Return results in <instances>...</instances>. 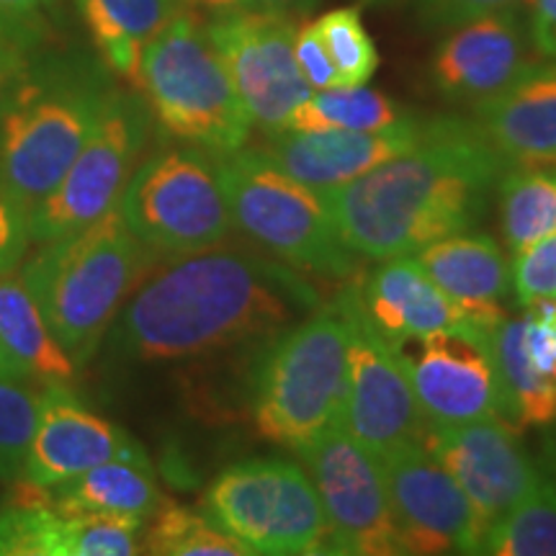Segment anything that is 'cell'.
Here are the masks:
<instances>
[{
  "label": "cell",
  "instance_id": "obj_1",
  "mask_svg": "<svg viewBox=\"0 0 556 556\" xmlns=\"http://www.w3.org/2000/svg\"><path fill=\"white\" fill-rule=\"evenodd\" d=\"M299 270L232 248H206L152 266L106 332L111 356L170 364L276 338L319 307Z\"/></svg>",
  "mask_w": 556,
  "mask_h": 556
},
{
  "label": "cell",
  "instance_id": "obj_2",
  "mask_svg": "<svg viewBox=\"0 0 556 556\" xmlns=\"http://www.w3.org/2000/svg\"><path fill=\"white\" fill-rule=\"evenodd\" d=\"M510 165L475 119L438 116L426 142L323 197L340 240L361 258H409L477 227Z\"/></svg>",
  "mask_w": 556,
  "mask_h": 556
},
{
  "label": "cell",
  "instance_id": "obj_3",
  "mask_svg": "<svg viewBox=\"0 0 556 556\" xmlns=\"http://www.w3.org/2000/svg\"><path fill=\"white\" fill-rule=\"evenodd\" d=\"M109 67L39 52L0 96V186L31 208L65 176L114 93Z\"/></svg>",
  "mask_w": 556,
  "mask_h": 556
},
{
  "label": "cell",
  "instance_id": "obj_4",
  "mask_svg": "<svg viewBox=\"0 0 556 556\" xmlns=\"http://www.w3.org/2000/svg\"><path fill=\"white\" fill-rule=\"evenodd\" d=\"M157 258L124 222L119 204L88 227L41 242L18 276L75 364H88L137 283Z\"/></svg>",
  "mask_w": 556,
  "mask_h": 556
},
{
  "label": "cell",
  "instance_id": "obj_5",
  "mask_svg": "<svg viewBox=\"0 0 556 556\" xmlns=\"http://www.w3.org/2000/svg\"><path fill=\"white\" fill-rule=\"evenodd\" d=\"M137 88L152 119L173 139L212 155L245 148L253 122L206 24L193 11L180 9L150 41Z\"/></svg>",
  "mask_w": 556,
  "mask_h": 556
},
{
  "label": "cell",
  "instance_id": "obj_6",
  "mask_svg": "<svg viewBox=\"0 0 556 556\" xmlns=\"http://www.w3.org/2000/svg\"><path fill=\"white\" fill-rule=\"evenodd\" d=\"M232 225L299 274L353 278L356 253L340 240L323 191L291 178L258 148L217 155Z\"/></svg>",
  "mask_w": 556,
  "mask_h": 556
},
{
  "label": "cell",
  "instance_id": "obj_7",
  "mask_svg": "<svg viewBox=\"0 0 556 556\" xmlns=\"http://www.w3.org/2000/svg\"><path fill=\"white\" fill-rule=\"evenodd\" d=\"M345 317L336 299L278 332L253 379V426L283 448L338 422L345 389Z\"/></svg>",
  "mask_w": 556,
  "mask_h": 556
},
{
  "label": "cell",
  "instance_id": "obj_8",
  "mask_svg": "<svg viewBox=\"0 0 556 556\" xmlns=\"http://www.w3.org/2000/svg\"><path fill=\"white\" fill-rule=\"evenodd\" d=\"M119 212L137 240L165 258L222 245L235 227L217 155L193 144L163 148L139 160Z\"/></svg>",
  "mask_w": 556,
  "mask_h": 556
},
{
  "label": "cell",
  "instance_id": "obj_9",
  "mask_svg": "<svg viewBox=\"0 0 556 556\" xmlns=\"http://www.w3.org/2000/svg\"><path fill=\"white\" fill-rule=\"evenodd\" d=\"M201 510L250 554H328V523L307 471L283 458H248L222 471Z\"/></svg>",
  "mask_w": 556,
  "mask_h": 556
},
{
  "label": "cell",
  "instance_id": "obj_10",
  "mask_svg": "<svg viewBox=\"0 0 556 556\" xmlns=\"http://www.w3.org/2000/svg\"><path fill=\"white\" fill-rule=\"evenodd\" d=\"M152 114L144 99L116 88L99 124L58 186L29 208L31 242H50L88 227L119 204L142 160Z\"/></svg>",
  "mask_w": 556,
  "mask_h": 556
},
{
  "label": "cell",
  "instance_id": "obj_11",
  "mask_svg": "<svg viewBox=\"0 0 556 556\" xmlns=\"http://www.w3.org/2000/svg\"><path fill=\"white\" fill-rule=\"evenodd\" d=\"M336 304L348 330L345 389L338 426L377 458L407 443H420L428 422L397 351L366 312L361 283L351 281L340 289Z\"/></svg>",
  "mask_w": 556,
  "mask_h": 556
},
{
  "label": "cell",
  "instance_id": "obj_12",
  "mask_svg": "<svg viewBox=\"0 0 556 556\" xmlns=\"http://www.w3.org/2000/svg\"><path fill=\"white\" fill-rule=\"evenodd\" d=\"M315 484L325 523L328 554L402 556L397 523L381 462L366 446L332 422L296 448Z\"/></svg>",
  "mask_w": 556,
  "mask_h": 556
},
{
  "label": "cell",
  "instance_id": "obj_13",
  "mask_svg": "<svg viewBox=\"0 0 556 556\" xmlns=\"http://www.w3.org/2000/svg\"><path fill=\"white\" fill-rule=\"evenodd\" d=\"M392 345L428 426H467L486 417L507 420L490 330L433 332Z\"/></svg>",
  "mask_w": 556,
  "mask_h": 556
},
{
  "label": "cell",
  "instance_id": "obj_14",
  "mask_svg": "<svg viewBox=\"0 0 556 556\" xmlns=\"http://www.w3.org/2000/svg\"><path fill=\"white\" fill-rule=\"evenodd\" d=\"M206 31L225 60L250 122L263 131L287 127L289 116L312 93L296 62L294 18L240 9L214 16Z\"/></svg>",
  "mask_w": 556,
  "mask_h": 556
},
{
  "label": "cell",
  "instance_id": "obj_15",
  "mask_svg": "<svg viewBox=\"0 0 556 556\" xmlns=\"http://www.w3.org/2000/svg\"><path fill=\"white\" fill-rule=\"evenodd\" d=\"M405 554H479L482 531L467 495L422 443L379 458Z\"/></svg>",
  "mask_w": 556,
  "mask_h": 556
},
{
  "label": "cell",
  "instance_id": "obj_16",
  "mask_svg": "<svg viewBox=\"0 0 556 556\" xmlns=\"http://www.w3.org/2000/svg\"><path fill=\"white\" fill-rule=\"evenodd\" d=\"M518 433L503 417L467 426H426L422 433L420 443L428 454L467 495L482 539L541 477Z\"/></svg>",
  "mask_w": 556,
  "mask_h": 556
},
{
  "label": "cell",
  "instance_id": "obj_17",
  "mask_svg": "<svg viewBox=\"0 0 556 556\" xmlns=\"http://www.w3.org/2000/svg\"><path fill=\"white\" fill-rule=\"evenodd\" d=\"M114 458L150 464L127 430L83 405L67 384L41 387L37 428L21 482L52 486Z\"/></svg>",
  "mask_w": 556,
  "mask_h": 556
},
{
  "label": "cell",
  "instance_id": "obj_18",
  "mask_svg": "<svg viewBox=\"0 0 556 556\" xmlns=\"http://www.w3.org/2000/svg\"><path fill=\"white\" fill-rule=\"evenodd\" d=\"M531 50L528 24L518 5L486 13L446 34L430 60V78L443 99L475 106L503 93L536 65Z\"/></svg>",
  "mask_w": 556,
  "mask_h": 556
},
{
  "label": "cell",
  "instance_id": "obj_19",
  "mask_svg": "<svg viewBox=\"0 0 556 556\" xmlns=\"http://www.w3.org/2000/svg\"><path fill=\"white\" fill-rule=\"evenodd\" d=\"M433 122L407 114L392 127L377 131H263L258 150L291 178L325 191L426 142Z\"/></svg>",
  "mask_w": 556,
  "mask_h": 556
},
{
  "label": "cell",
  "instance_id": "obj_20",
  "mask_svg": "<svg viewBox=\"0 0 556 556\" xmlns=\"http://www.w3.org/2000/svg\"><path fill=\"white\" fill-rule=\"evenodd\" d=\"M361 296L389 343L479 328L415 258L381 261L361 283Z\"/></svg>",
  "mask_w": 556,
  "mask_h": 556
},
{
  "label": "cell",
  "instance_id": "obj_21",
  "mask_svg": "<svg viewBox=\"0 0 556 556\" xmlns=\"http://www.w3.org/2000/svg\"><path fill=\"white\" fill-rule=\"evenodd\" d=\"M475 124L513 165H556V62L528 67L503 93L475 103Z\"/></svg>",
  "mask_w": 556,
  "mask_h": 556
},
{
  "label": "cell",
  "instance_id": "obj_22",
  "mask_svg": "<svg viewBox=\"0 0 556 556\" xmlns=\"http://www.w3.org/2000/svg\"><path fill=\"white\" fill-rule=\"evenodd\" d=\"M479 328L492 330L505 317L500 299L510 289L503 248L486 232H458L409 255Z\"/></svg>",
  "mask_w": 556,
  "mask_h": 556
},
{
  "label": "cell",
  "instance_id": "obj_23",
  "mask_svg": "<svg viewBox=\"0 0 556 556\" xmlns=\"http://www.w3.org/2000/svg\"><path fill=\"white\" fill-rule=\"evenodd\" d=\"M24 490L29 497L65 516L101 513V516L135 518L144 523L163 505L155 477H152V464L129 462V458L99 464L52 486L24 484Z\"/></svg>",
  "mask_w": 556,
  "mask_h": 556
},
{
  "label": "cell",
  "instance_id": "obj_24",
  "mask_svg": "<svg viewBox=\"0 0 556 556\" xmlns=\"http://www.w3.org/2000/svg\"><path fill=\"white\" fill-rule=\"evenodd\" d=\"M184 0H75L109 73L137 88L148 45L184 9Z\"/></svg>",
  "mask_w": 556,
  "mask_h": 556
},
{
  "label": "cell",
  "instance_id": "obj_25",
  "mask_svg": "<svg viewBox=\"0 0 556 556\" xmlns=\"http://www.w3.org/2000/svg\"><path fill=\"white\" fill-rule=\"evenodd\" d=\"M0 351L21 374L41 384H70L78 371L21 281L18 268L0 276Z\"/></svg>",
  "mask_w": 556,
  "mask_h": 556
},
{
  "label": "cell",
  "instance_id": "obj_26",
  "mask_svg": "<svg viewBox=\"0 0 556 556\" xmlns=\"http://www.w3.org/2000/svg\"><path fill=\"white\" fill-rule=\"evenodd\" d=\"M523 330L526 317H503L490 330L500 384L505 392L507 422L518 430L544 428L556 420V379L531 364Z\"/></svg>",
  "mask_w": 556,
  "mask_h": 556
},
{
  "label": "cell",
  "instance_id": "obj_27",
  "mask_svg": "<svg viewBox=\"0 0 556 556\" xmlns=\"http://www.w3.org/2000/svg\"><path fill=\"white\" fill-rule=\"evenodd\" d=\"M505 245L518 253L556 232V165H510L497 184Z\"/></svg>",
  "mask_w": 556,
  "mask_h": 556
},
{
  "label": "cell",
  "instance_id": "obj_28",
  "mask_svg": "<svg viewBox=\"0 0 556 556\" xmlns=\"http://www.w3.org/2000/svg\"><path fill=\"white\" fill-rule=\"evenodd\" d=\"M392 99L366 86L312 90L289 116L291 131H377L405 119Z\"/></svg>",
  "mask_w": 556,
  "mask_h": 556
},
{
  "label": "cell",
  "instance_id": "obj_29",
  "mask_svg": "<svg viewBox=\"0 0 556 556\" xmlns=\"http://www.w3.org/2000/svg\"><path fill=\"white\" fill-rule=\"evenodd\" d=\"M479 554L556 556V479L539 482L484 533Z\"/></svg>",
  "mask_w": 556,
  "mask_h": 556
},
{
  "label": "cell",
  "instance_id": "obj_30",
  "mask_svg": "<svg viewBox=\"0 0 556 556\" xmlns=\"http://www.w3.org/2000/svg\"><path fill=\"white\" fill-rule=\"evenodd\" d=\"M75 516L21 495L0 510V556H73Z\"/></svg>",
  "mask_w": 556,
  "mask_h": 556
},
{
  "label": "cell",
  "instance_id": "obj_31",
  "mask_svg": "<svg viewBox=\"0 0 556 556\" xmlns=\"http://www.w3.org/2000/svg\"><path fill=\"white\" fill-rule=\"evenodd\" d=\"M157 556H250V548L208 520L180 505H160L142 541Z\"/></svg>",
  "mask_w": 556,
  "mask_h": 556
},
{
  "label": "cell",
  "instance_id": "obj_32",
  "mask_svg": "<svg viewBox=\"0 0 556 556\" xmlns=\"http://www.w3.org/2000/svg\"><path fill=\"white\" fill-rule=\"evenodd\" d=\"M41 381L0 371V479L21 482L37 428Z\"/></svg>",
  "mask_w": 556,
  "mask_h": 556
},
{
  "label": "cell",
  "instance_id": "obj_33",
  "mask_svg": "<svg viewBox=\"0 0 556 556\" xmlns=\"http://www.w3.org/2000/svg\"><path fill=\"white\" fill-rule=\"evenodd\" d=\"M315 26L336 65L338 86H366L379 67V52L374 39L368 37L358 9L348 5V9L328 11L315 21Z\"/></svg>",
  "mask_w": 556,
  "mask_h": 556
},
{
  "label": "cell",
  "instance_id": "obj_34",
  "mask_svg": "<svg viewBox=\"0 0 556 556\" xmlns=\"http://www.w3.org/2000/svg\"><path fill=\"white\" fill-rule=\"evenodd\" d=\"M510 287L526 309L544 299H556V232L513 253Z\"/></svg>",
  "mask_w": 556,
  "mask_h": 556
},
{
  "label": "cell",
  "instance_id": "obj_35",
  "mask_svg": "<svg viewBox=\"0 0 556 556\" xmlns=\"http://www.w3.org/2000/svg\"><path fill=\"white\" fill-rule=\"evenodd\" d=\"M41 21L0 9V96L13 78L41 52Z\"/></svg>",
  "mask_w": 556,
  "mask_h": 556
},
{
  "label": "cell",
  "instance_id": "obj_36",
  "mask_svg": "<svg viewBox=\"0 0 556 556\" xmlns=\"http://www.w3.org/2000/svg\"><path fill=\"white\" fill-rule=\"evenodd\" d=\"M526 0H417V18L426 29L451 31L486 13L516 9Z\"/></svg>",
  "mask_w": 556,
  "mask_h": 556
},
{
  "label": "cell",
  "instance_id": "obj_37",
  "mask_svg": "<svg viewBox=\"0 0 556 556\" xmlns=\"http://www.w3.org/2000/svg\"><path fill=\"white\" fill-rule=\"evenodd\" d=\"M29 242V208L0 186V276L21 266Z\"/></svg>",
  "mask_w": 556,
  "mask_h": 556
},
{
  "label": "cell",
  "instance_id": "obj_38",
  "mask_svg": "<svg viewBox=\"0 0 556 556\" xmlns=\"http://www.w3.org/2000/svg\"><path fill=\"white\" fill-rule=\"evenodd\" d=\"M294 52H296L299 70H302L304 80L309 83L312 90L340 88L336 65H332L328 47H325L323 37H319L315 21H312V24H304L302 29H296Z\"/></svg>",
  "mask_w": 556,
  "mask_h": 556
},
{
  "label": "cell",
  "instance_id": "obj_39",
  "mask_svg": "<svg viewBox=\"0 0 556 556\" xmlns=\"http://www.w3.org/2000/svg\"><path fill=\"white\" fill-rule=\"evenodd\" d=\"M528 37L541 60L556 62V0H526Z\"/></svg>",
  "mask_w": 556,
  "mask_h": 556
},
{
  "label": "cell",
  "instance_id": "obj_40",
  "mask_svg": "<svg viewBox=\"0 0 556 556\" xmlns=\"http://www.w3.org/2000/svg\"><path fill=\"white\" fill-rule=\"evenodd\" d=\"M523 343L531 364L536 366L541 374L556 379V325L533 315H526Z\"/></svg>",
  "mask_w": 556,
  "mask_h": 556
},
{
  "label": "cell",
  "instance_id": "obj_41",
  "mask_svg": "<svg viewBox=\"0 0 556 556\" xmlns=\"http://www.w3.org/2000/svg\"><path fill=\"white\" fill-rule=\"evenodd\" d=\"M319 5V0H250V9L276 13V16L302 18Z\"/></svg>",
  "mask_w": 556,
  "mask_h": 556
},
{
  "label": "cell",
  "instance_id": "obj_42",
  "mask_svg": "<svg viewBox=\"0 0 556 556\" xmlns=\"http://www.w3.org/2000/svg\"><path fill=\"white\" fill-rule=\"evenodd\" d=\"M184 3L193 11L212 13V16H222V13L250 9V0H184Z\"/></svg>",
  "mask_w": 556,
  "mask_h": 556
},
{
  "label": "cell",
  "instance_id": "obj_43",
  "mask_svg": "<svg viewBox=\"0 0 556 556\" xmlns=\"http://www.w3.org/2000/svg\"><path fill=\"white\" fill-rule=\"evenodd\" d=\"M52 3L54 0H0V9L18 13V16L41 21V13L50 9Z\"/></svg>",
  "mask_w": 556,
  "mask_h": 556
},
{
  "label": "cell",
  "instance_id": "obj_44",
  "mask_svg": "<svg viewBox=\"0 0 556 556\" xmlns=\"http://www.w3.org/2000/svg\"><path fill=\"white\" fill-rule=\"evenodd\" d=\"M0 371H5V374H21V371H18V368L11 364V358H9V356H5V353H3V351H0ZM24 377H26V374H24Z\"/></svg>",
  "mask_w": 556,
  "mask_h": 556
},
{
  "label": "cell",
  "instance_id": "obj_45",
  "mask_svg": "<svg viewBox=\"0 0 556 556\" xmlns=\"http://www.w3.org/2000/svg\"><path fill=\"white\" fill-rule=\"evenodd\" d=\"M368 3H387V0H368Z\"/></svg>",
  "mask_w": 556,
  "mask_h": 556
}]
</instances>
